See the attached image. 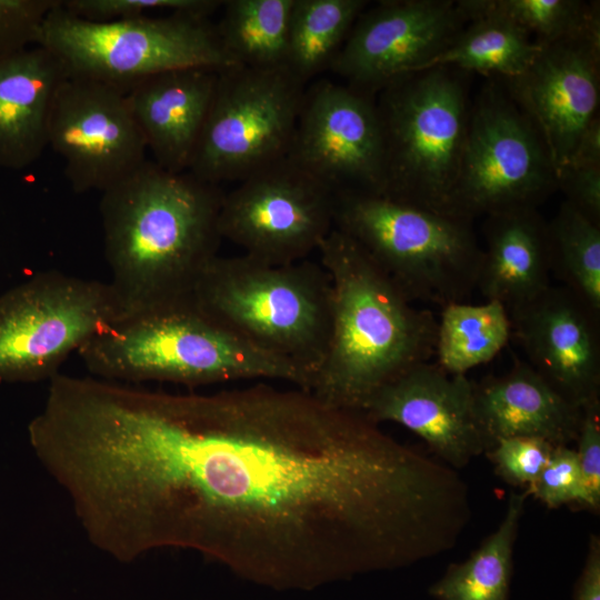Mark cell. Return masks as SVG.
Returning <instances> with one entry per match:
<instances>
[{
	"instance_id": "cell-1",
	"label": "cell",
	"mask_w": 600,
	"mask_h": 600,
	"mask_svg": "<svg viewBox=\"0 0 600 600\" xmlns=\"http://www.w3.org/2000/svg\"><path fill=\"white\" fill-rule=\"evenodd\" d=\"M89 481L130 560L198 551L257 581L308 587L452 548L467 486L362 412L267 383L211 393L120 388Z\"/></svg>"
},
{
	"instance_id": "cell-2",
	"label": "cell",
	"mask_w": 600,
	"mask_h": 600,
	"mask_svg": "<svg viewBox=\"0 0 600 600\" xmlns=\"http://www.w3.org/2000/svg\"><path fill=\"white\" fill-rule=\"evenodd\" d=\"M223 196L220 186L148 159L102 192L104 257L120 319L192 297L219 256Z\"/></svg>"
},
{
	"instance_id": "cell-3",
	"label": "cell",
	"mask_w": 600,
	"mask_h": 600,
	"mask_svg": "<svg viewBox=\"0 0 600 600\" xmlns=\"http://www.w3.org/2000/svg\"><path fill=\"white\" fill-rule=\"evenodd\" d=\"M332 283L326 360L311 392L361 412L382 387L434 357L438 320L417 308L347 234L334 229L318 249Z\"/></svg>"
},
{
	"instance_id": "cell-4",
	"label": "cell",
	"mask_w": 600,
	"mask_h": 600,
	"mask_svg": "<svg viewBox=\"0 0 600 600\" xmlns=\"http://www.w3.org/2000/svg\"><path fill=\"white\" fill-rule=\"evenodd\" d=\"M78 353L96 378L117 382L196 387L279 380L309 391L300 371L237 338L192 297L124 317L94 334Z\"/></svg>"
},
{
	"instance_id": "cell-5",
	"label": "cell",
	"mask_w": 600,
	"mask_h": 600,
	"mask_svg": "<svg viewBox=\"0 0 600 600\" xmlns=\"http://www.w3.org/2000/svg\"><path fill=\"white\" fill-rule=\"evenodd\" d=\"M192 299L237 338L300 371L311 390L332 323V283L320 262L271 266L247 254L217 256Z\"/></svg>"
},
{
	"instance_id": "cell-6",
	"label": "cell",
	"mask_w": 600,
	"mask_h": 600,
	"mask_svg": "<svg viewBox=\"0 0 600 600\" xmlns=\"http://www.w3.org/2000/svg\"><path fill=\"white\" fill-rule=\"evenodd\" d=\"M334 229L356 241L412 302H463L483 251L472 221L388 198L334 193Z\"/></svg>"
},
{
	"instance_id": "cell-7",
	"label": "cell",
	"mask_w": 600,
	"mask_h": 600,
	"mask_svg": "<svg viewBox=\"0 0 600 600\" xmlns=\"http://www.w3.org/2000/svg\"><path fill=\"white\" fill-rule=\"evenodd\" d=\"M462 73L429 68L401 76L376 94L383 196L442 212L458 174L471 108Z\"/></svg>"
},
{
	"instance_id": "cell-8",
	"label": "cell",
	"mask_w": 600,
	"mask_h": 600,
	"mask_svg": "<svg viewBox=\"0 0 600 600\" xmlns=\"http://www.w3.org/2000/svg\"><path fill=\"white\" fill-rule=\"evenodd\" d=\"M34 44L52 53L67 77L99 81L124 93L168 70L239 66L209 18L170 13L93 22L67 12L61 0L43 20Z\"/></svg>"
},
{
	"instance_id": "cell-9",
	"label": "cell",
	"mask_w": 600,
	"mask_h": 600,
	"mask_svg": "<svg viewBox=\"0 0 600 600\" xmlns=\"http://www.w3.org/2000/svg\"><path fill=\"white\" fill-rule=\"evenodd\" d=\"M557 189L539 131L502 84L487 83L471 103L458 174L442 212L472 221L537 208Z\"/></svg>"
},
{
	"instance_id": "cell-10",
	"label": "cell",
	"mask_w": 600,
	"mask_h": 600,
	"mask_svg": "<svg viewBox=\"0 0 600 600\" xmlns=\"http://www.w3.org/2000/svg\"><path fill=\"white\" fill-rule=\"evenodd\" d=\"M304 92L306 83L288 67L219 71L188 172L220 186L287 158Z\"/></svg>"
},
{
	"instance_id": "cell-11",
	"label": "cell",
	"mask_w": 600,
	"mask_h": 600,
	"mask_svg": "<svg viewBox=\"0 0 600 600\" xmlns=\"http://www.w3.org/2000/svg\"><path fill=\"white\" fill-rule=\"evenodd\" d=\"M120 318L109 282L38 273L0 296V379L49 381L72 352Z\"/></svg>"
},
{
	"instance_id": "cell-12",
	"label": "cell",
	"mask_w": 600,
	"mask_h": 600,
	"mask_svg": "<svg viewBox=\"0 0 600 600\" xmlns=\"http://www.w3.org/2000/svg\"><path fill=\"white\" fill-rule=\"evenodd\" d=\"M334 192L287 158L224 193L222 240L253 259L284 266L308 259L333 230Z\"/></svg>"
},
{
	"instance_id": "cell-13",
	"label": "cell",
	"mask_w": 600,
	"mask_h": 600,
	"mask_svg": "<svg viewBox=\"0 0 600 600\" xmlns=\"http://www.w3.org/2000/svg\"><path fill=\"white\" fill-rule=\"evenodd\" d=\"M287 159L334 193L382 194L384 148L374 96L322 79L306 89Z\"/></svg>"
},
{
	"instance_id": "cell-14",
	"label": "cell",
	"mask_w": 600,
	"mask_h": 600,
	"mask_svg": "<svg viewBox=\"0 0 600 600\" xmlns=\"http://www.w3.org/2000/svg\"><path fill=\"white\" fill-rule=\"evenodd\" d=\"M48 146L62 158L76 193L103 192L147 160V144L126 93L82 78L67 77L57 89Z\"/></svg>"
},
{
	"instance_id": "cell-15",
	"label": "cell",
	"mask_w": 600,
	"mask_h": 600,
	"mask_svg": "<svg viewBox=\"0 0 600 600\" xmlns=\"http://www.w3.org/2000/svg\"><path fill=\"white\" fill-rule=\"evenodd\" d=\"M468 22L454 0L379 1L360 13L330 70L376 96L392 80L420 71Z\"/></svg>"
},
{
	"instance_id": "cell-16",
	"label": "cell",
	"mask_w": 600,
	"mask_h": 600,
	"mask_svg": "<svg viewBox=\"0 0 600 600\" xmlns=\"http://www.w3.org/2000/svg\"><path fill=\"white\" fill-rule=\"evenodd\" d=\"M540 43V42H539ZM529 117L557 171L593 118L600 99V23L540 49L524 72L500 80Z\"/></svg>"
},
{
	"instance_id": "cell-17",
	"label": "cell",
	"mask_w": 600,
	"mask_h": 600,
	"mask_svg": "<svg viewBox=\"0 0 600 600\" xmlns=\"http://www.w3.org/2000/svg\"><path fill=\"white\" fill-rule=\"evenodd\" d=\"M508 312L511 336L534 371L581 408L599 399V314L564 286H550Z\"/></svg>"
},
{
	"instance_id": "cell-18",
	"label": "cell",
	"mask_w": 600,
	"mask_h": 600,
	"mask_svg": "<svg viewBox=\"0 0 600 600\" xmlns=\"http://www.w3.org/2000/svg\"><path fill=\"white\" fill-rule=\"evenodd\" d=\"M467 374H450L434 362L418 364L382 387L362 413L376 423L394 422L419 436L452 469L487 452Z\"/></svg>"
},
{
	"instance_id": "cell-19",
	"label": "cell",
	"mask_w": 600,
	"mask_h": 600,
	"mask_svg": "<svg viewBox=\"0 0 600 600\" xmlns=\"http://www.w3.org/2000/svg\"><path fill=\"white\" fill-rule=\"evenodd\" d=\"M219 70L183 68L152 74L127 93L153 162L188 171L217 87Z\"/></svg>"
},
{
	"instance_id": "cell-20",
	"label": "cell",
	"mask_w": 600,
	"mask_h": 600,
	"mask_svg": "<svg viewBox=\"0 0 600 600\" xmlns=\"http://www.w3.org/2000/svg\"><path fill=\"white\" fill-rule=\"evenodd\" d=\"M473 403L490 448L497 440L511 437L568 446L577 439L582 414L581 407L520 359H514L509 372L474 382Z\"/></svg>"
},
{
	"instance_id": "cell-21",
	"label": "cell",
	"mask_w": 600,
	"mask_h": 600,
	"mask_svg": "<svg viewBox=\"0 0 600 600\" xmlns=\"http://www.w3.org/2000/svg\"><path fill=\"white\" fill-rule=\"evenodd\" d=\"M67 78L60 61L36 46L0 58V168L21 170L48 147L57 89Z\"/></svg>"
},
{
	"instance_id": "cell-22",
	"label": "cell",
	"mask_w": 600,
	"mask_h": 600,
	"mask_svg": "<svg viewBox=\"0 0 600 600\" xmlns=\"http://www.w3.org/2000/svg\"><path fill=\"white\" fill-rule=\"evenodd\" d=\"M483 258L477 289L507 309L522 304L551 286L547 221L537 208L486 217Z\"/></svg>"
},
{
	"instance_id": "cell-23",
	"label": "cell",
	"mask_w": 600,
	"mask_h": 600,
	"mask_svg": "<svg viewBox=\"0 0 600 600\" xmlns=\"http://www.w3.org/2000/svg\"><path fill=\"white\" fill-rule=\"evenodd\" d=\"M510 338V316L502 302L448 303L438 319L434 363L450 374H467L496 358Z\"/></svg>"
},
{
	"instance_id": "cell-24",
	"label": "cell",
	"mask_w": 600,
	"mask_h": 600,
	"mask_svg": "<svg viewBox=\"0 0 600 600\" xmlns=\"http://www.w3.org/2000/svg\"><path fill=\"white\" fill-rule=\"evenodd\" d=\"M539 49L540 43L513 23L483 17L469 21L421 70L450 67L508 80L524 72Z\"/></svg>"
},
{
	"instance_id": "cell-25",
	"label": "cell",
	"mask_w": 600,
	"mask_h": 600,
	"mask_svg": "<svg viewBox=\"0 0 600 600\" xmlns=\"http://www.w3.org/2000/svg\"><path fill=\"white\" fill-rule=\"evenodd\" d=\"M526 493H512L498 529L430 588L438 600H509L512 553Z\"/></svg>"
},
{
	"instance_id": "cell-26",
	"label": "cell",
	"mask_w": 600,
	"mask_h": 600,
	"mask_svg": "<svg viewBox=\"0 0 600 600\" xmlns=\"http://www.w3.org/2000/svg\"><path fill=\"white\" fill-rule=\"evenodd\" d=\"M293 0H227L216 24L224 50L240 66L287 67Z\"/></svg>"
},
{
	"instance_id": "cell-27",
	"label": "cell",
	"mask_w": 600,
	"mask_h": 600,
	"mask_svg": "<svg viewBox=\"0 0 600 600\" xmlns=\"http://www.w3.org/2000/svg\"><path fill=\"white\" fill-rule=\"evenodd\" d=\"M367 0H293L287 67L307 83L330 69Z\"/></svg>"
},
{
	"instance_id": "cell-28",
	"label": "cell",
	"mask_w": 600,
	"mask_h": 600,
	"mask_svg": "<svg viewBox=\"0 0 600 600\" xmlns=\"http://www.w3.org/2000/svg\"><path fill=\"white\" fill-rule=\"evenodd\" d=\"M547 229L552 273L600 316V226L563 201Z\"/></svg>"
},
{
	"instance_id": "cell-29",
	"label": "cell",
	"mask_w": 600,
	"mask_h": 600,
	"mask_svg": "<svg viewBox=\"0 0 600 600\" xmlns=\"http://www.w3.org/2000/svg\"><path fill=\"white\" fill-rule=\"evenodd\" d=\"M469 21L483 17L507 20L540 43L553 42L600 23L599 1L458 0Z\"/></svg>"
},
{
	"instance_id": "cell-30",
	"label": "cell",
	"mask_w": 600,
	"mask_h": 600,
	"mask_svg": "<svg viewBox=\"0 0 600 600\" xmlns=\"http://www.w3.org/2000/svg\"><path fill=\"white\" fill-rule=\"evenodd\" d=\"M222 3L219 0H61L67 12L93 22L138 18L156 11L209 18Z\"/></svg>"
},
{
	"instance_id": "cell-31",
	"label": "cell",
	"mask_w": 600,
	"mask_h": 600,
	"mask_svg": "<svg viewBox=\"0 0 600 600\" xmlns=\"http://www.w3.org/2000/svg\"><path fill=\"white\" fill-rule=\"evenodd\" d=\"M528 493L548 508H557L571 502L591 508L577 452L568 446L553 448L547 466L528 488Z\"/></svg>"
},
{
	"instance_id": "cell-32",
	"label": "cell",
	"mask_w": 600,
	"mask_h": 600,
	"mask_svg": "<svg viewBox=\"0 0 600 600\" xmlns=\"http://www.w3.org/2000/svg\"><path fill=\"white\" fill-rule=\"evenodd\" d=\"M554 447L540 438L511 437L497 440L487 453L500 478L512 486L529 488L547 466Z\"/></svg>"
},
{
	"instance_id": "cell-33",
	"label": "cell",
	"mask_w": 600,
	"mask_h": 600,
	"mask_svg": "<svg viewBox=\"0 0 600 600\" xmlns=\"http://www.w3.org/2000/svg\"><path fill=\"white\" fill-rule=\"evenodd\" d=\"M60 0H0V58L34 43L39 28Z\"/></svg>"
},
{
	"instance_id": "cell-34",
	"label": "cell",
	"mask_w": 600,
	"mask_h": 600,
	"mask_svg": "<svg viewBox=\"0 0 600 600\" xmlns=\"http://www.w3.org/2000/svg\"><path fill=\"white\" fill-rule=\"evenodd\" d=\"M577 458L590 499L591 509L600 507V401L591 400L582 406L578 431Z\"/></svg>"
},
{
	"instance_id": "cell-35",
	"label": "cell",
	"mask_w": 600,
	"mask_h": 600,
	"mask_svg": "<svg viewBox=\"0 0 600 600\" xmlns=\"http://www.w3.org/2000/svg\"><path fill=\"white\" fill-rule=\"evenodd\" d=\"M557 186L566 202L600 226V166H563L557 171Z\"/></svg>"
},
{
	"instance_id": "cell-36",
	"label": "cell",
	"mask_w": 600,
	"mask_h": 600,
	"mask_svg": "<svg viewBox=\"0 0 600 600\" xmlns=\"http://www.w3.org/2000/svg\"><path fill=\"white\" fill-rule=\"evenodd\" d=\"M574 600H600V540L592 536Z\"/></svg>"
},
{
	"instance_id": "cell-37",
	"label": "cell",
	"mask_w": 600,
	"mask_h": 600,
	"mask_svg": "<svg viewBox=\"0 0 600 600\" xmlns=\"http://www.w3.org/2000/svg\"><path fill=\"white\" fill-rule=\"evenodd\" d=\"M600 166V118L597 116L579 137L564 166ZM563 167V166H562ZM561 167V168H562Z\"/></svg>"
}]
</instances>
